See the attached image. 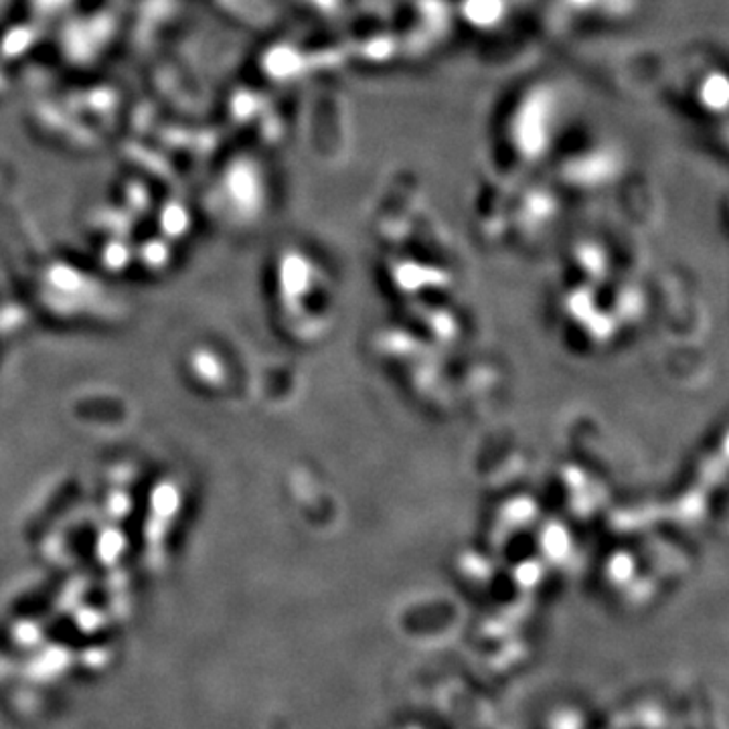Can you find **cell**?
<instances>
[{
  "instance_id": "obj_2",
  "label": "cell",
  "mask_w": 729,
  "mask_h": 729,
  "mask_svg": "<svg viewBox=\"0 0 729 729\" xmlns=\"http://www.w3.org/2000/svg\"><path fill=\"white\" fill-rule=\"evenodd\" d=\"M693 99L700 104L703 112L714 116V113L726 112L728 106V80L726 73L719 70H709L703 73L702 77L695 82L693 87Z\"/></svg>"
},
{
  "instance_id": "obj_1",
  "label": "cell",
  "mask_w": 729,
  "mask_h": 729,
  "mask_svg": "<svg viewBox=\"0 0 729 729\" xmlns=\"http://www.w3.org/2000/svg\"><path fill=\"white\" fill-rule=\"evenodd\" d=\"M567 124V94L555 80L541 77L523 85L501 118L499 136L509 158L534 169L551 158Z\"/></svg>"
}]
</instances>
